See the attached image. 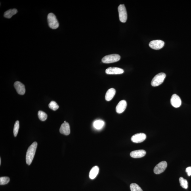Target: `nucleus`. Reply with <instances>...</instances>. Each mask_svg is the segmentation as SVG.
Wrapping results in <instances>:
<instances>
[{
    "mask_svg": "<svg viewBox=\"0 0 191 191\" xmlns=\"http://www.w3.org/2000/svg\"><path fill=\"white\" fill-rule=\"evenodd\" d=\"M18 10L16 9H11L7 10L4 14V17L7 18H10L12 16L17 13Z\"/></svg>",
    "mask_w": 191,
    "mask_h": 191,
    "instance_id": "f3484780",
    "label": "nucleus"
},
{
    "mask_svg": "<svg viewBox=\"0 0 191 191\" xmlns=\"http://www.w3.org/2000/svg\"><path fill=\"white\" fill-rule=\"evenodd\" d=\"M164 44V41L160 40H157L151 41L149 44V46L153 49L158 50L162 48Z\"/></svg>",
    "mask_w": 191,
    "mask_h": 191,
    "instance_id": "0eeeda50",
    "label": "nucleus"
},
{
    "mask_svg": "<svg viewBox=\"0 0 191 191\" xmlns=\"http://www.w3.org/2000/svg\"><path fill=\"white\" fill-rule=\"evenodd\" d=\"M186 172L188 176H191V167H189L186 169Z\"/></svg>",
    "mask_w": 191,
    "mask_h": 191,
    "instance_id": "393cba45",
    "label": "nucleus"
},
{
    "mask_svg": "<svg viewBox=\"0 0 191 191\" xmlns=\"http://www.w3.org/2000/svg\"><path fill=\"white\" fill-rule=\"evenodd\" d=\"M120 20L122 22L125 23L127 21V10L124 5H120L118 8Z\"/></svg>",
    "mask_w": 191,
    "mask_h": 191,
    "instance_id": "39448f33",
    "label": "nucleus"
},
{
    "mask_svg": "<svg viewBox=\"0 0 191 191\" xmlns=\"http://www.w3.org/2000/svg\"><path fill=\"white\" fill-rule=\"evenodd\" d=\"M171 103L174 107L177 108L181 106L182 100L179 96L177 94H174L171 97Z\"/></svg>",
    "mask_w": 191,
    "mask_h": 191,
    "instance_id": "1a4fd4ad",
    "label": "nucleus"
},
{
    "mask_svg": "<svg viewBox=\"0 0 191 191\" xmlns=\"http://www.w3.org/2000/svg\"><path fill=\"white\" fill-rule=\"evenodd\" d=\"M115 93L116 90L114 88L109 89L106 94L105 99L107 101H109L112 100L114 97Z\"/></svg>",
    "mask_w": 191,
    "mask_h": 191,
    "instance_id": "2eb2a0df",
    "label": "nucleus"
},
{
    "mask_svg": "<svg viewBox=\"0 0 191 191\" xmlns=\"http://www.w3.org/2000/svg\"><path fill=\"white\" fill-rule=\"evenodd\" d=\"M127 102L125 100H123L120 101L116 107L117 112L119 114L123 113L127 108Z\"/></svg>",
    "mask_w": 191,
    "mask_h": 191,
    "instance_id": "ddd939ff",
    "label": "nucleus"
},
{
    "mask_svg": "<svg viewBox=\"0 0 191 191\" xmlns=\"http://www.w3.org/2000/svg\"><path fill=\"white\" fill-rule=\"evenodd\" d=\"M99 168L97 166H94L92 167L89 173V177L90 179H93L97 176L99 173Z\"/></svg>",
    "mask_w": 191,
    "mask_h": 191,
    "instance_id": "dca6fc26",
    "label": "nucleus"
},
{
    "mask_svg": "<svg viewBox=\"0 0 191 191\" xmlns=\"http://www.w3.org/2000/svg\"><path fill=\"white\" fill-rule=\"evenodd\" d=\"M49 107L50 108L54 111L58 110L59 108V106L58 104L54 101H52L50 102L49 104Z\"/></svg>",
    "mask_w": 191,
    "mask_h": 191,
    "instance_id": "5701e85b",
    "label": "nucleus"
},
{
    "mask_svg": "<svg viewBox=\"0 0 191 191\" xmlns=\"http://www.w3.org/2000/svg\"><path fill=\"white\" fill-rule=\"evenodd\" d=\"M106 72L108 74H123L124 71L120 68L110 67L106 69Z\"/></svg>",
    "mask_w": 191,
    "mask_h": 191,
    "instance_id": "9b49d317",
    "label": "nucleus"
},
{
    "mask_svg": "<svg viewBox=\"0 0 191 191\" xmlns=\"http://www.w3.org/2000/svg\"><path fill=\"white\" fill-rule=\"evenodd\" d=\"M105 124L104 122L101 120H96L94 123V127L97 130H100L102 128Z\"/></svg>",
    "mask_w": 191,
    "mask_h": 191,
    "instance_id": "a211bd4d",
    "label": "nucleus"
},
{
    "mask_svg": "<svg viewBox=\"0 0 191 191\" xmlns=\"http://www.w3.org/2000/svg\"><path fill=\"white\" fill-rule=\"evenodd\" d=\"M1 158H0V165H1Z\"/></svg>",
    "mask_w": 191,
    "mask_h": 191,
    "instance_id": "a878e982",
    "label": "nucleus"
},
{
    "mask_svg": "<svg viewBox=\"0 0 191 191\" xmlns=\"http://www.w3.org/2000/svg\"><path fill=\"white\" fill-rule=\"evenodd\" d=\"M37 147V142H35L29 147L26 155V162L27 165H30L32 163L36 152Z\"/></svg>",
    "mask_w": 191,
    "mask_h": 191,
    "instance_id": "f257e3e1",
    "label": "nucleus"
},
{
    "mask_svg": "<svg viewBox=\"0 0 191 191\" xmlns=\"http://www.w3.org/2000/svg\"><path fill=\"white\" fill-rule=\"evenodd\" d=\"M166 77L165 73H160L155 75L151 82V85L154 87H157L162 84Z\"/></svg>",
    "mask_w": 191,
    "mask_h": 191,
    "instance_id": "f03ea898",
    "label": "nucleus"
},
{
    "mask_svg": "<svg viewBox=\"0 0 191 191\" xmlns=\"http://www.w3.org/2000/svg\"><path fill=\"white\" fill-rule=\"evenodd\" d=\"M14 86L18 94L23 95L25 93L26 90L25 85L20 81H16L14 83Z\"/></svg>",
    "mask_w": 191,
    "mask_h": 191,
    "instance_id": "f8f14e48",
    "label": "nucleus"
},
{
    "mask_svg": "<svg viewBox=\"0 0 191 191\" xmlns=\"http://www.w3.org/2000/svg\"><path fill=\"white\" fill-rule=\"evenodd\" d=\"M131 191H143L138 184L136 183H132L130 186Z\"/></svg>",
    "mask_w": 191,
    "mask_h": 191,
    "instance_id": "412c9836",
    "label": "nucleus"
},
{
    "mask_svg": "<svg viewBox=\"0 0 191 191\" xmlns=\"http://www.w3.org/2000/svg\"><path fill=\"white\" fill-rule=\"evenodd\" d=\"M19 129V122L18 120L16 121L14 126L13 133L15 137H16L17 136Z\"/></svg>",
    "mask_w": 191,
    "mask_h": 191,
    "instance_id": "4be33fe9",
    "label": "nucleus"
},
{
    "mask_svg": "<svg viewBox=\"0 0 191 191\" xmlns=\"http://www.w3.org/2000/svg\"><path fill=\"white\" fill-rule=\"evenodd\" d=\"M47 20L50 28L54 29L58 28L59 24L56 16L53 13H50L48 15Z\"/></svg>",
    "mask_w": 191,
    "mask_h": 191,
    "instance_id": "7ed1b4c3",
    "label": "nucleus"
},
{
    "mask_svg": "<svg viewBox=\"0 0 191 191\" xmlns=\"http://www.w3.org/2000/svg\"><path fill=\"white\" fill-rule=\"evenodd\" d=\"M38 117L42 121H44L47 118V115L43 111L40 110L38 112Z\"/></svg>",
    "mask_w": 191,
    "mask_h": 191,
    "instance_id": "6ab92c4d",
    "label": "nucleus"
},
{
    "mask_svg": "<svg viewBox=\"0 0 191 191\" xmlns=\"http://www.w3.org/2000/svg\"><path fill=\"white\" fill-rule=\"evenodd\" d=\"M147 137L145 134L144 133H138L135 134L131 138L132 141L135 143H140L144 141Z\"/></svg>",
    "mask_w": 191,
    "mask_h": 191,
    "instance_id": "6e6552de",
    "label": "nucleus"
},
{
    "mask_svg": "<svg viewBox=\"0 0 191 191\" xmlns=\"http://www.w3.org/2000/svg\"><path fill=\"white\" fill-rule=\"evenodd\" d=\"M120 58V56L118 54H111L104 56L102 58V61L104 64H111L118 61Z\"/></svg>",
    "mask_w": 191,
    "mask_h": 191,
    "instance_id": "20e7f679",
    "label": "nucleus"
},
{
    "mask_svg": "<svg viewBox=\"0 0 191 191\" xmlns=\"http://www.w3.org/2000/svg\"><path fill=\"white\" fill-rule=\"evenodd\" d=\"M60 132L61 133L65 135H68L70 133V126L69 123L64 121L61 126Z\"/></svg>",
    "mask_w": 191,
    "mask_h": 191,
    "instance_id": "9d476101",
    "label": "nucleus"
},
{
    "mask_svg": "<svg viewBox=\"0 0 191 191\" xmlns=\"http://www.w3.org/2000/svg\"><path fill=\"white\" fill-rule=\"evenodd\" d=\"M10 181V178L7 177H3L0 178V184L3 185L7 184Z\"/></svg>",
    "mask_w": 191,
    "mask_h": 191,
    "instance_id": "b1692460",
    "label": "nucleus"
},
{
    "mask_svg": "<svg viewBox=\"0 0 191 191\" xmlns=\"http://www.w3.org/2000/svg\"><path fill=\"white\" fill-rule=\"evenodd\" d=\"M167 163L166 161H163L159 163L155 166L154 172L155 174H159L165 171L167 167Z\"/></svg>",
    "mask_w": 191,
    "mask_h": 191,
    "instance_id": "423d86ee",
    "label": "nucleus"
},
{
    "mask_svg": "<svg viewBox=\"0 0 191 191\" xmlns=\"http://www.w3.org/2000/svg\"><path fill=\"white\" fill-rule=\"evenodd\" d=\"M179 181L180 185L183 188L187 189L188 187V182L187 180L184 179V178L181 177L179 178Z\"/></svg>",
    "mask_w": 191,
    "mask_h": 191,
    "instance_id": "aec40b11",
    "label": "nucleus"
},
{
    "mask_svg": "<svg viewBox=\"0 0 191 191\" xmlns=\"http://www.w3.org/2000/svg\"><path fill=\"white\" fill-rule=\"evenodd\" d=\"M146 152L144 150H138L133 151L130 153V156L134 158H141L146 155Z\"/></svg>",
    "mask_w": 191,
    "mask_h": 191,
    "instance_id": "4468645a",
    "label": "nucleus"
}]
</instances>
